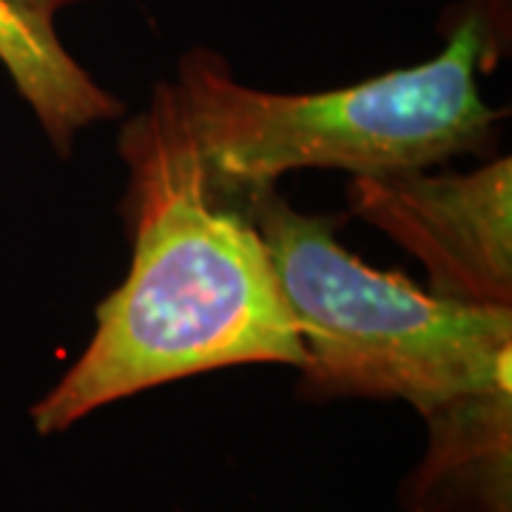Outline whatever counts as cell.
Segmentation results:
<instances>
[{
	"instance_id": "obj_1",
	"label": "cell",
	"mask_w": 512,
	"mask_h": 512,
	"mask_svg": "<svg viewBox=\"0 0 512 512\" xmlns=\"http://www.w3.org/2000/svg\"><path fill=\"white\" fill-rule=\"evenodd\" d=\"M131 268L92 342L32 407L40 436L148 387L231 365H305L268 245L245 208L208 194L163 83L123 128Z\"/></svg>"
},
{
	"instance_id": "obj_2",
	"label": "cell",
	"mask_w": 512,
	"mask_h": 512,
	"mask_svg": "<svg viewBox=\"0 0 512 512\" xmlns=\"http://www.w3.org/2000/svg\"><path fill=\"white\" fill-rule=\"evenodd\" d=\"M487 52L490 26L473 9L439 57L348 89L259 92L197 49L168 94L208 194L242 208L299 168L390 174L481 151L498 120L478 89Z\"/></svg>"
},
{
	"instance_id": "obj_3",
	"label": "cell",
	"mask_w": 512,
	"mask_h": 512,
	"mask_svg": "<svg viewBox=\"0 0 512 512\" xmlns=\"http://www.w3.org/2000/svg\"><path fill=\"white\" fill-rule=\"evenodd\" d=\"M299 330L302 393L402 399L427 421L512 390V305H467L365 265L336 217L293 211L274 188L242 202Z\"/></svg>"
},
{
	"instance_id": "obj_4",
	"label": "cell",
	"mask_w": 512,
	"mask_h": 512,
	"mask_svg": "<svg viewBox=\"0 0 512 512\" xmlns=\"http://www.w3.org/2000/svg\"><path fill=\"white\" fill-rule=\"evenodd\" d=\"M348 205L419 259L436 296L512 305L510 157L467 174H353Z\"/></svg>"
},
{
	"instance_id": "obj_5",
	"label": "cell",
	"mask_w": 512,
	"mask_h": 512,
	"mask_svg": "<svg viewBox=\"0 0 512 512\" xmlns=\"http://www.w3.org/2000/svg\"><path fill=\"white\" fill-rule=\"evenodd\" d=\"M0 63L63 154L80 128L123 111V103L63 49L55 26L20 15L6 0H0Z\"/></svg>"
},
{
	"instance_id": "obj_6",
	"label": "cell",
	"mask_w": 512,
	"mask_h": 512,
	"mask_svg": "<svg viewBox=\"0 0 512 512\" xmlns=\"http://www.w3.org/2000/svg\"><path fill=\"white\" fill-rule=\"evenodd\" d=\"M12 9H18L20 15L37 20V23H46V26H55V15L66 6H77V3H86V0H6Z\"/></svg>"
},
{
	"instance_id": "obj_7",
	"label": "cell",
	"mask_w": 512,
	"mask_h": 512,
	"mask_svg": "<svg viewBox=\"0 0 512 512\" xmlns=\"http://www.w3.org/2000/svg\"><path fill=\"white\" fill-rule=\"evenodd\" d=\"M416 512H427V510H416Z\"/></svg>"
}]
</instances>
